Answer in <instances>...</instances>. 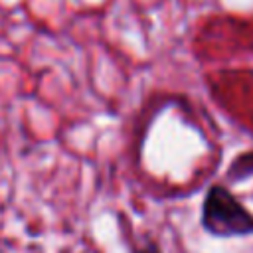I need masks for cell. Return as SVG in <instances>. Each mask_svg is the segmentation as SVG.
I'll return each mask as SVG.
<instances>
[{
	"label": "cell",
	"mask_w": 253,
	"mask_h": 253,
	"mask_svg": "<svg viewBox=\"0 0 253 253\" xmlns=\"http://www.w3.org/2000/svg\"><path fill=\"white\" fill-rule=\"evenodd\" d=\"M202 225L217 237L253 233V215L223 186H211L202 206Z\"/></svg>",
	"instance_id": "cell-1"
},
{
	"label": "cell",
	"mask_w": 253,
	"mask_h": 253,
	"mask_svg": "<svg viewBox=\"0 0 253 253\" xmlns=\"http://www.w3.org/2000/svg\"><path fill=\"white\" fill-rule=\"evenodd\" d=\"M227 174H229V178H233V180H239V178H243V176L253 174V152L237 156V158L233 160V164L229 166Z\"/></svg>",
	"instance_id": "cell-2"
},
{
	"label": "cell",
	"mask_w": 253,
	"mask_h": 253,
	"mask_svg": "<svg viewBox=\"0 0 253 253\" xmlns=\"http://www.w3.org/2000/svg\"><path fill=\"white\" fill-rule=\"evenodd\" d=\"M134 253H160V247L154 241H146L138 249H134Z\"/></svg>",
	"instance_id": "cell-3"
}]
</instances>
